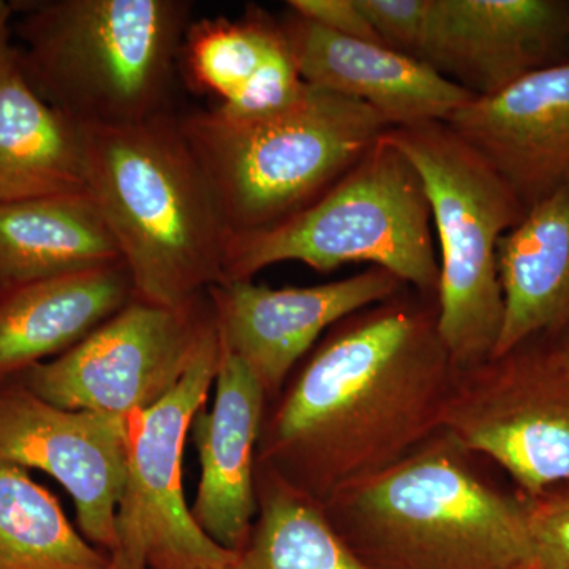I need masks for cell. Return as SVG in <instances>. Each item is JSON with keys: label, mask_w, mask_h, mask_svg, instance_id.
<instances>
[{"label": "cell", "mask_w": 569, "mask_h": 569, "mask_svg": "<svg viewBox=\"0 0 569 569\" xmlns=\"http://www.w3.org/2000/svg\"><path fill=\"white\" fill-rule=\"evenodd\" d=\"M456 373L437 296L403 288L321 337L266 411L257 466L325 503L436 436Z\"/></svg>", "instance_id": "6da1fadb"}, {"label": "cell", "mask_w": 569, "mask_h": 569, "mask_svg": "<svg viewBox=\"0 0 569 569\" xmlns=\"http://www.w3.org/2000/svg\"><path fill=\"white\" fill-rule=\"evenodd\" d=\"M447 430L321 503L367 569H533L529 503Z\"/></svg>", "instance_id": "7a4b0ae2"}, {"label": "cell", "mask_w": 569, "mask_h": 569, "mask_svg": "<svg viewBox=\"0 0 569 569\" xmlns=\"http://www.w3.org/2000/svg\"><path fill=\"white\" fill-rule=\"evenodd\" d=\"M84 140L89 194L118 242L134 296L183 307L223 283L230 236L176 118L84 127Z\"/></svg>", "instance_id": "3957f363"}, {"label": "cell", "mask_w": 569, "mask_h": 569, "mask_svg": "<svg viewBox=\"0 0 569 569\" xmlns=\"http://www.w3.org/2000/svg\"><path fill=\"white\" fill-rule=\"evenodd\" d=\"M11 33L44 102L82 127L138 126L170 114L187 0H18Z\"/></svg>", "instance_id": "277c9868"}, {"label": "cell", "mask_w": 569, "mask_h": 569, "mask_svg": "<svg viewBox=\"0 0 569 569\" xmlns=\"http://www.w3.org/2000/svg\"><path fill=\"white\" fill-rule=\"evenodd\" d=\"M176 123L230 238L306 211L388 130L367 104L309 84L280 110L239 116L213 107Z\"/></svg>", "instance_id": "5b68a950"}, {"label": "cell", "mask_w": 569, "mask_h": 569, "mask_svg": "<svg viewBox=\"0 0 569 569\" xmlns=\"http://www.w3.org/2000/svg\"><path fill=\"white\" fill-rule=\"evenodd\" d=\"M433 234L421 176L381 134L306 211L271 230L228 239L224 282L253 280L261 269L284 261L318 272L369 263L419 293L437 296L440 264Z\"/></svg>", "instance_id": "8992f818"}, {"label": "cell", "mask_w": 569, "mask_h": 569, "mask_svg": "<svg viewBox=\"0 0 569 569\" xmlns=\"http://www.w3.org/2000/svg\"><path fill=\"white\" fill-rule=\"evenodd\" d=\"M421 176L440 242L438 331L458 370L492 358L503 325L497 271L501 236L522 206L488 160L445 121L383 133Z\"/></svg>", "instance_id": "52a82bcc"}, {"label": "cell", "mask_w": 569, "mask_h": 569, "mask_svg": "<svg viewBox=\"0 0 569 569\" xmlns=\"http://www.w3.org/2000/svg\"><path fill=\"white\" fill-rule=\"evenodd\" d=\"M441 429L535 497L569 485V378L545 337L458 370Z\"/></svg>", "instance_id": "ba28073f"}, {"label": "cell", "mask_w": 569, "mask_h": 569, "mask_svg": "<svg viewBox=\"0 0 569 569\" xmlns=\"http://www.w3.org/2000/svg\"><path fill=\"white\" fill-rule=\"evenodd\" d=\"M219 361L213 321L181 380L156 406L129 418V462L114 556L149 569H217L233 559L236 552L213 542L194 523L182 490L183 448Z\"/></svg>", "instance_id": "9c48e42d"}, {"label": "cell", "mask_w": 569, "mask_h": 569, "mask_svg": "<svg viewBox=\"0 0 569 569\" xmlns=\"http://www.w3.org/2000/svg\"><path fill=\"white\" fill-rule=\"evenodd\" d=\"M212 325L208 295L183 307L134 298L66 353L13 381L63 410L130 418L173 389Z\"/></svg>", "instance_id": "30bf717a"}, {"label": "cell", "mask_w": 569, "mask_h": 569, "mask_svg": "<svg viewBox=\"0 0 569 569\" xmlns=\"http://www.w3.org/2000/svg\"><path fill=\"white\" fill-rule=\"evenodd\" d=\"M0 462L54 478L73 500L82 537L103 552H114L129 462V418L63 410L10 381L0 387Z\"/></svg>", "instance_id": "8fae6325"}, {"label": "cell", "mask_w": 569, "mask_h": 569, "mask_svg": "<svg viewBox=\"0 0 569 569\" xmlns=\"http://www.w3.org/2000/svg\"><path fill=\"white\" fill-rule=\"evenodd\" d=\"M403 288L395 274L370 266L361 274L313 287L234 280L216 284L208 298L220 347L249 367L272 403L332 326Z\"/></svg>", "instance_id": "7c38bea8"}, {"label": "cell", "mask_w": 569, "mask_h": 569, "mask_svg": "<svg viewBox=\"0 0 569 569\" xmlns=\"http://www.w3.org/2000/svg\"><path fill=\"white\" fill-rule=\"evenodd\" d=\"M565 0H430L419 61L475 97L567 61Z\"/></svg>", "instance_id": "4fadbf2b"}, {"label": "cell", "mask_w": 569, "mask_h": 569, "mask_svg": "<svg viewBox=\"0 0 569 569\" xmlns=\"http://www.w3.org/2000/svg\"><path fill=\"white\" fill-rule=\"evenodd\" d=\"M445 122L488 160L523 211L569 189V59L475 97Z\"/></svg>", "instance_id": "5bb4252c"}, {"label": "cell", "mask_w": 569, "mask_h": 569, "mask_svg": "<svg viewBox=\"0 0 569 569\" xmlns=\"http://www.w3.org/2000/svg\"><path fill=\"white\" fill-rule=\"evenodd\" d=\"M211 410L194 417L190 436L200 482L190 515L206 537L236 552L257 518V456L268 399L249 367L220 347Z\"/></svg>", "instance_id": "9a60e30c"}, {"label": "cell", "mask_w": 569, "mask_h": 569, "mask_svg": "<svg viewBox=\"0 0 569 569\" xmlns=\"http://www.w3.org/2000/svg\"><path fill=\"white\" fill-rule=\"evenodd\" d=\"M282 26L306 84L367 104L388 129L447 121L475 99L426 62L383 44L339 36L293 11Z\"/></svg>", "instance_id": "2e32d148"}, {"label": "cell", "mask_w": 569, "mask_h": 569, "mask_svg": "<svg viewBox=\"0 0 569 569\" xmlns=\"http://www.w3.org/2000/svg\"><path fill=\"white\" fill-rule=\"evenodd\" d=\"M134 298L123 261L0 284V387L32 366L66 353Z\"/></svg>", "instance_id": "e0dca14e"}, {"label": "cell", "mask_w": 569, "mask_h": 569, "mask_svg": "<svg viewBox=\"0 0 569 569\" xmlns=\"http://www.w3.org/2000/svg\"><path fill=\"white\" fill-rule=\"evenodd\" d=\"M181 61L194 88L216 96L217 108L231 114L280 110L307 88L282 21L257 6L238 18L192 21Z\"/></svg>", "instance_id": "ac0fdd59"}, {"label": "cell", "mask_w": 569, "mask_h": 569, "mask_svg": "<svg viewBox=\"0 0 569 569\" xmlns=\"http://www.w3.org/2000/svg\"><path fill=\"white\" fill-rule=\"evenodd\" d=\"M89 193L84 127L33 91L13 41L0 51V203Z\"/></svg>", "instance_id": "d6986e66"}, {"label": "cell", "mask_w": 569, "mask_h": 569, "mask_svg": "<svg viewBox=\"0 0 569 569\" xmlns=\"http://www.w3.org/2000/svg\"><path fill=\"white\" fill-rule=\"evenodd\" d=\"M497 271L503 325L493 356L569 325V189L531 206L501 236Z\"/></svg>", "instance_id": "ffe728a7"}, {"label": "cell", "mask_w": 569, "mask_h": 569, "mask_svg": "<svg viewBox=\"0 0 569 569\" xmlns=\"http://www.w3.org/2000/svg\"><path fill=\"white\" fill-rule=\"evenodd\" d=\"M121 261L118 242L89 193L0 203V284Z\"/></svg>", "instance_id": "44dd1931"}, {"label": "cell", "mask_w": 569, "mask_h": 569, "mask_svg": "<svg viewBox=\"0 0 569 569\" xmlns=\"http://www.w3.org/2000/svg\"><path fill=\"white\" fill-rule=\"evenodd\" d=\"M257 500L246 545L217 569H367L332 529L318 501L261 466Z\"/></svg>", "instance_id": "7402d4cb"}, {"label": "cell", "mask_w": 569, "mask_h": 569, "mask_svg": "<svg viewBox=\"0 0 569 569\" xmlns=\"http://www.w3.org/2000/svg\"><path fill=\"white\" fill-rule=\"evenodd\" d=\"M96 548L67 518L58 498L29 470L0 462V569H107Z\"/></svg>", "instance_id": "603a6c76"}, {"label": "cell", "mask_w": 569, "mask_h": 569, "mask_svg": "<svg viewBox=\"0 0 569 569\" xmlns=\"http://www.w3.org/2000/svg\"><path fill=\"white\" fill-rule=\"evenodd\" d=\"M526 498L533 541V569H569V485Z\"/></svg>", "instance_id": "cb8c5ba5"}, {"label": "cell", "mask_w": 569, "mask_h": 569, "mask_svg": "<svg viewBox=\"0 0 569 569\" xmlns=\"http://www.w3.org/2000/svg\"><path fill=\"white\" fill-rule=\"evenodd\" d=\"M378 41L389 50L419 58L430 0H356Z\"/></svg>", "instance_id": "d4e9b609"}, {"label": "cell", "mask_w": 569, "mask_h": 569, "mask_svg": "<svg viewBox=\"0 0 569 569\" xmlns=\"http://www.w3.org/2000/svg\"><path fill=\"white\" fill-rule=\"evenodd\" d=\"M288 9L339 36L380 43L356 0H290Z\"/></svg>", "instance_id": "484cf974"}, {"label": "cell", "mask_w": 569, "mask_h": 569, "mask_svg": "<svg viewBox=\"0 0 569 569\" xmlns=\"http://www.w3.org/2000/svg\"><path fill=\"white\" fill-rule=\"evenodd\" d=\"M545 343L552 365L569 378V325L557 335L545 337Z\"/></svg>", "instance_id": "4316f807"}, {"label": "cell", "mask_w": 569, "mask_h": 569, "mask_svg": "<svg viewBox=\"0 0 569 569\" xmlns=\"http://www.w3.org/2000/svg\"><path fill=\"white\" fill-rule=\"evenodd\" d=\"M13 6L11 2H6V0H0V51L3 48L9 47L11 43V26H13Z\"/></svg>", "instance_id": "83f0119b"}, {"label": "cell", "mask_w": 569, "mask_h": 569, "mask_svg": "<svg viewBox=\"0 0 569 569\" xmlns=\"http://www.w3.org/2000/svg\"><path fill=\"white\" fill-rule=\"evenodd\" d=\"M107 569H149L144 567V565L133 563V561L122 559V557L114 556L111 553L110 563H108Z\"/></svg>", "instance_id": "f1b7e54d"}]
</instances>
